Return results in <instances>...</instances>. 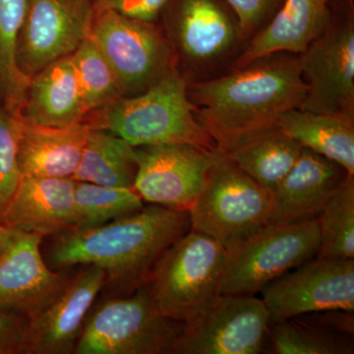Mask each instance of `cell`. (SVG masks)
I'll use <instances>...</instances> for the list:
<instances>
[{"label":"cell","mask_w":354,"mask_h":354,"mask_svg":"<svg viewBox=\"0 0 354 354\" xmlns=\"http://www.w3.org/2000/svg\"><path fill=\"white\" fill-rule=\"evenodd\" d=\"M307 91L298 55L288 53L187 83L195 115L221 152L247 134L276 125L281 114L301 106Z\"/></svg>","instance_id":"cell-1"},{"label":"cell","mask_w":354,"mask_h":354,"mask_svg":"<svg viewBox=\"0 0 354 354\" xmlns=\"http://www.w3.org/2000/svg\"><path fill=\"white\" fill-rule=\"evenodd\" d=\"M190 228L188 212L144 206L104 225L57 234L50 262L58 268L97 266L106 286L125 297L149 283L160 256Z\"/></svg>","instance_id":"cell-2"},{"label":"cell","mask_w":354,"mask_h":354,"mask_svg":"<svg viewBox=\"0 0 354 354\" xmlns=\"http://www.w3.org/2000/svg\"><path fill=\"white\" fill-rule=\"evenodd\" d=\"M187 83L178 70H172L145 92L121 97L84 121L133 147L189 144L216 152V142L195 115Z\"/></svg>","instance_id":"cell-3"},{"label":"cell","mask_w":354,"mask_h":354,"mask_svg":"<svg viewBox=\"0 0 354 354\" xmlns=\"http://www.w3.org/2000/svg\"><path fill=\"white\" fill-rule=\"evenodd\" d=\"M227 249L208 235L189 230L160 256L149 286L162 315L185 323L221 295Z\"/></svg>","instance_id":"cell-4"},{"label":"cell","mask_w":354,"mask_h":354,"mask_svg":"<svg viewBox=\"0 0 354 354\" xmlns=\"http://www.w3.org/2000/svg\"><path fill=\"white\" fill-rule=\"evenodd\" d=\"M272 211V193L216 150L204 188L188 212L190 230L227 249L268 225Z\"/></svg>","instance_id":"cell-5"},{"label":"cell","mask_w":354,"mask_h":354,"mask_svg":"<svg viewBox=\"0 0 354 354\" xmlns=\"http://www.w3.org/2000/svg\"><path fill=\"white\" fill-rule=\"evenodd\" d=\"M183 326L160 313L147 283L88 313L74 354L169 353Z\"/></svg>","instance_id":"cell-6"},{"label":"cell","mask_w":354,"mask_h":354,"mask_svg":"<svg viewBox=\"0 0 354 354\" xmlns=\"http://www.w3.org/2000/svg\"><path fill=\"white\" fill-rule=\"evenodd\" d=\"M318 218L268 223L227 248L221 295H255L318 254Z\"/></svg>","instance_id":"cell-7"},{"label":"cell","mask_w":354,"mask_h":354,"mask_svg":"<svg viewBox=\"0 0 354 354\" xmlns=\"http://www.w3.org/2000/svg\"><path fill=\"white\" fill-rule=\"evenodd\" d=\"M88 37L113 68L124 97L145 92L177 69L171 44L155 22L95 8Z\"/></svg>","instance_id":"cell-8"},{"label":"cell","mask_w":354,"mask_h":354,"mask_svg":"<svg viewBox=\"0 0 354 354\" xmlns=\"http://www.w3.org/2000/svg\"><path fill=\"white\" fill-rule=\"evenodd\" d=\"M270 313L255 295H221L183 323L169 353L258 354L264 349Z\"/></svg>","instance_id":"cell-9"},{"label":"cell","mask_w":354,"mask_h":354,"mask_svg":"<svg viewBox=\"0 0 354 354\" xmlns=\"http://www.w3.org/2000/svg\"><path fill=\"white\" fill-rule=\"evenodd\" d=\"M270 325L329 310H354V259L315 256L260 291Z\"/></svg>","instance_id":"cell-10"},{"label":"cell","mask_w":354,"mask_h":354,"mask_svg":"<svg viewBox=\"0 0 354 354\" xmlns=\"http://www.w3.org/2000/svg\"><path fill=\"white\" fill-rule=\"evenodd\" d=\"M308 91L300 109L354 118V23L330 20L325 31L298 55Z\"/></svg>","instance_id":"cell-11"},{"label":"cell","mask_w":354,"mask_h":354,"mask_svg":"<svg viewBox=\"0 0 354 354\" xmlns=\"http://www.w3.org/2000/svg\"><path fill=\"white\" fill-rule=\"evenodd\" d=\"M94 0H28L17 46V64L28 78L68 57L90 35Z\"/></svg>","instance_id":"cell-12"},{"label":"cell","mask_w":354,"mask_h":354,"mask_svg":"<svg viewBox=\"0 0 354 354\" xmlns=\"http://www.w3.org/2000/svg\"><path fill=\"white\" fill-rule=\"evenodd\" d=\"M133 189L143 201L189 212L206 183L216 152L189 144L135 147Z\"/></svg>","instance_id":"cell-13"},{"label":"cell","mask_w":354,"mask_h":354,"mask_svg":"<svg viewBox=\"0 0 354 354\" xmlns=\"http://www.w3.org/2000/svg\"><path fill=\"white\" fill-rule=\"evenodd\" d=\"M165 10L174 55L199 72L225 62L248 39L220 0H169Z\"/></svg>","instance_id":"cell-14"},{"label":"cell","mask_w":354,"mask_h":354,"mask_svg":"<svg viewBox=\"0 0 354 354\" xmlns=\"http://www.w3.org/2000/svg\"><path fill=\"white\" fill-rule=\"evenodd\" d=\"M104 286V270L86 266L46 309L27 320L21 354L74 353L86 319Z\"/></svg>","instance_id":"cell-15"},{"label":"cell","mask_w":354,"mask_h":354,"mask_svg":"<svg viewBox=\"0 0 354 354\" xmlns=\"http://www.w3.org/2000/svg\"><path fill=\"white\" fill-rule=\"evenodd\" d=\"M41 239L19 230L0 255V310L27 320L46 309L70 281L48 269L39 250Z\"/></svg>","instance_id":"cell-16"},{"label":"cell","mask_w":354,"mask_h":354,"mask_svg":"<svg viewBox=\"0 0 354 354\" xmlns=\"http://www.w3.org/2000/svg\"><path fill=\"white\" fill-rule=\"evenodd\" d=\"M75 186L72 178L21 176L4 225L43 237L75 228Z\"/></svg>","instance_id":"cell-17"},{"label":"cell","mask_w":354,"mask_h":354,"mask_svg":"<svg viewBox=\"0 0 354 354\" xmlns=\"http://www.w3.org/2000/svg\"><path fill=\"white\" fill-rule=\"evenodd\" d=\"M346 176L342 165L304 147L292 169L272 193L269 223L318 218Z\"/></svg>","instance_id":"cell-18"},{"label":"cell","mask_w":354,"mask_h":354,"mask_svg":"<svg viewBox=\"0 0 354 354\" xmlns=\"http://www.w3.org/2000/svg\"><path fill=\"white\" fill-rule=\"evenodd\" d=\"M328 0H285L271 22L249 39L235 68L277 53L300 55L329 26Z\"/></svg>","instance_id":"cell-19"},{"label":"cell","mask_w":354,"mask_h":354,"mask_svg":"<svg viewBox=\"0 0 354 354\" xmlns=\"http://www.w3.org/2000/svg\"><path fill=\"white\" fill-rule=\"evenodd\" d=\"M311 314L271 324L264 348L274 354L353 353V311Z\"/></svg>","instance_id":"cell-20"},{"label":"cell","mask_w":354,"mask_h":354,"mask_svg":"<svg viewBox=\"0 0 354 354\" xmlns=\"http://www.w3.org/2000/svg\"><path fill=\"white\" fill-rule=\"evenodd\" d=\"M91 127L85 121L48 127L24 121L21 135V176L72 178L82 158Z\"/></svg>","instance_id":"cell-21"},{"label":"cell","mask_w":354,"mask_h":354,"mask_svg":"<svg viewBox=\"0 0 354 354\" xmlns=\"http://www.w3.org/2000/svg\"><path fill=\"white\" fill-rule=\"evenodd\" d=\"M71 55L46 65L30 79L22 118L31 124L64 127L85 120Z\"/></svg>","instance_id":"cell-22"},{"label":"cell","mask_w":354,"mask_h":354,"mask_svg":"<svg viewBox=\"0 0 354 354\" xmlns=\"http://www.w3.org/2000/svg\"><path fill=\"white\" fill-rule=\"evenodd\" d=\"M302 149L276 124L241 137L221 153L272 193L292 169Z\"/></svg>","instance_id":"cell-23"},{"label":"cell","mask_w":354,"mask_h":354,"mask_svg":"<svg viewBox=\"0 0 354 354\" xmlns=\"http://www.w3.org/2000/svg\"><path fill=\"white\" fill-rule=\"evenodd\" d=\"M277 125L304 148L342 165L354 176V118L292 109Z\"/></svg>","instance_id":"cell-24"},{"label":"cell","mask_w":354,"mask_h":354,"mask_svg":"<svg viewBox=\"0 0 354 354\" xmlns=\"http://www.w3.org/2000/svg\"><path fill=\"white\" fill-rule=\"evenodd\" d=\"M136 172L135 147L108 130L91 127L72 179L108 187L133 188Z\"/></svg>","instance_id":"cell-25"},{"label":"cell","mask_w":354,"mask_h":354,"mask_svg":"<svg viewBox=\"0 0 354 354\" xmlns=\"http://www.w3.org/2000/svg\"><path fill=\"white\" fill-rule=\"evenodd\" d=\"M28 0H0V102L22 118L30 79L17 64L18 39Z\"/></svg>","instance_id":"cell-26"},{"label":"cell","mask_w":354,"mask_h":354,"mask_svg":"<svg viewBox=\"0 0 354 354\" xmlns=\"http://www.w3.org/2000/svg\"><path fill=\"white\" fill-rule=\"evenodd\" d=\"M71 60L86 118L124 97L118 77L90 37L72 53Z\"/></svg>","instance_id":"cell-27"},{"label":"cell","mask_w":354,"mask_h":354,"mask_svg":"<svg viewBox=\"0 0 354 354\" xmlns=\"http://www.w3.org/2000/svg\"><path fill=\"white\" fill-rule=\"evenodd\" d=\"M317 256L354 259V176H346L318 216Z\"/></svg>","instance_id":"cell-28"},{"label":"cell","mask_w":354,"mask_h":354,"mask_svg":"<svg viewBox=\"0 0 354 354\" xmlns=\"http://www.w3.org/2000/svg\"><path fill=\"white\" fill-rule=\"evenodd\" d=\"M143 207V199L133 188L108 187L76 181L75 228L104 225Z\"/></svg>","instance_id":"cell-29"},{"label":"cell","mask_w":354,"mask_h":354,"mask_svg":"<svg viewBox=\"0 0 354 354\" xmlns=\"http://www.w3.org/2000/svg\"><path fill=\"white\" fill-rule=\"evenodd\" d=\"M23 123L0 102V223L21 179L18 155Z\"/></svg>","instance_id":"cell-30"},{"label":"cell","mask_w":354,"mask_h":354,"mask_svg":"<svg viewBox=\"0 0 354 354\" xmlns=\"http://www.w3.org/2000/svg\"><path fill=\"white\" fill-rule=\"evenodd\" d=\"M285 0H225L250 39L271 22Z\"/></svg>","instance_id":"cell-31"},{"label":"cell","mask_w":354,"mask_h":354,"mask_svg":"<svg viewBox=\"0 0 354 354\" xmlns=\"http://www.w3.org/2000/svg\"><path fill=\"white\" fill-rule=\"evenodd\" d=\"M169 2V0H94L95 8L108 9L135 19L155 23Z\"/></svg>","instance_id":"cell-32"},{"label":"cell","mask_w":354,"mask_h":354,"mask_svg":"<svg viewBox=\"0 0 354 354\" xmlns=\"http://www.w3.org/2000/svg\"><path fill=\"white\" fill-rule=\"evenodd\" d=\"M27 319L0 310V354H21Z\"/></svg>","instance_id":"cell-33"},{"label":"cell","mask_w":354,"mask_h":354,"mask_svg":"<svg viewBox=\"0 0 354 354\" xmlns=\"http://www.w3.org/2000/svg\"><path fill=\"white\" fill-rule=\"evenodd\" d=\"M19 230L0 223V255L10 246Z\"/></svg>","instance_id":"cell-34"},{"label":"cell","mask_w":354,"mask_h":354,"mask_svg":"<svg viewBox=\"0 0 354 354\" xmlns=\"http://www.w3.org/2000/svg\"><path fill=\"white\" fill-rule=\"evenodd\" d=\"M328 1H330V0H328ZM346 1L349 2V3H353V0H346Z\"/></svg>","instance_id":"cell-35"}]
</instances>
